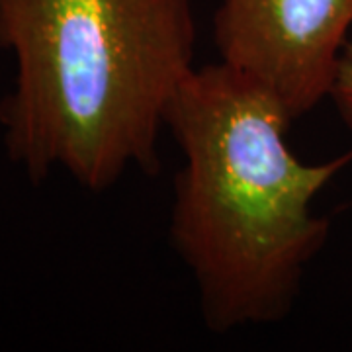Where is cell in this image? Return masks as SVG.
I'll return each instance as SVG.
<instances>
[{"instance_id": "6da1fadb", "label": "cell", "mask_w": 352, "mask_h": 352, "mask_svg": "<svg viewBox=\"0 0 352 352\" xmlns=\"http://www.w3.org/2000/svg\"><path fill=\"white\" fill-rule=\"evenodd\" d=\"M292 124L268 90L221 61L194 67L164 112L184 153L168 237L217 335L282 321L329 237L311 201L352 151L302 163L286 139Z\"/></svg>"}, {"instance_id": "277c9868", "label": "cell", "mask_w": 352, "mask_h": 352, "mask_svg": "<svg viewBox=\"0 0 352 352\" xmlns=\"http://www.w3.org/2000/svg\"><path fill=\"white\" fill-rule=\"evenodd\" d=\"M329 98L335 102L339 116L346 124V127L352 129V39L346 41V45L342 50L337 78H335V85H333Z\"/></svg>"}, {"instance_id": "3957f363", "label": "cell", "mask_w": 352, "mask_h": 352, "mask_svg": "<svg viewBox=\"0 0 352 352\" xmlns=\"http://www.w3.org/2000/svg\"><path fill=\"white\" fill-rule=\"evenodd\" d=\"M351 25L352 0H221L214 41L296 122L331 96Z\"/></svg>"}, {"instance_id": "7a4b0ae2", "label": "cell", "mask_w": 352, "mask_h": 352, "mask_svg": "<svg viewBox=\"0 0 352 352\" xmlns=\"http://www.w3.org/2000/svg\"><path fill=\"white\" fill-rule=\"evenodd\" d=\"M0 50L16 61L4 145L30 180L65 168L104 192L161 170L164 112L194 71L190 0H0Z\"/></svg>"}]
</instances>
